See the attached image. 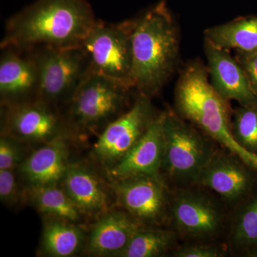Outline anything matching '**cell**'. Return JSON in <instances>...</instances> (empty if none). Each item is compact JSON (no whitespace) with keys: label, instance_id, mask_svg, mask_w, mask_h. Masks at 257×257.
I'll use <instances>...</instances> for the list:
<instances>
[{"label":"cell","instance_id":"9","mask_svg":"<svg viewBox=\"0 0 257 257\" xmlns=\"http://www.w3.org/2000/svg\"><path fill=\"white\" fill-rule=\"evenodd\" d=\"M109 181L116 205L143 226H157L167 220L171 198L162 177L137 175Z\"/></svg>","mask_w":257,"mask_h":257},{"label":"cell","instance_id":"14","mask_svg":"<svg viewBox=\"0 0 257 257\" xmlns=\"http://www.w3.org/2000/svg\"><path fill=\"white\" fill-rule=\"evenodd\" d=\"M164 119L165 111L157 116L138 143L106 171L109 180L137 175L161 177L165 149Z\"/></svg>","mask_w":257,"mask_h":257},{"label":"cell","instance_id":"21","mask_svg":"<svg viewBox=\"0 0 257 257\" xmlns=\"http://www.w3.org/2000/svg\"><path fill=\"white\" fill-rule=\"evenodd\" d=\"M230 239L235 251L243 256L257 257V186L237 206Z\"/></svg>","mask_w":257,"mask_h":257},{"label":"cell","instance_id":"1","mask_svg":"<svg viewBox=\"0 0 257 257\" xmlns=\"http://www.w3.org/2000/svg\"><path fill=\"white\" fill-rule=\"evenodd\" d=\"M96 22L87 0H37L8 19L0 47L81 46Z\"/></svg>","mask_w":257,"mask_h":257},{"label":"cell","instance_id":"23","mask_svg":"<svg viewBox=\"0 0 257 257\" xmlns=\"http://www.w3.org/2000/svg\"><path fill=\"white\" fill-rule=\"evenodd\" d=\"M231 131L240 147L257 156V104L240 105L235 109Z\"/></svg>","mask_w":257,"mask_h":257},{"label":"cell","instance_id":"7","mask_svg":"<svg viewBox=\"0 0 257 257\" xmlns=\"http://www.w3.org/2000/svg\"><path fill=\"white\" fill-rule=\"evenodd\" d=\"M1 135L39 145L62 137H78L62 111L39 99L1 106Z\"/></svg>","mask_w":257,"mask_h":257},{"label":"cell","instance_id":"11","mask_svg":"<svg viewBox=\"0 0 257 257\" xmlns=\"http://www.w3.org/2000/svg\"><path fill=\"white\" fill-rule=\"evenodd\" d=\"M197 184L238 205L257 186V170L234 154L217 152L199 175Z\"/></svg>","mask_w":257,"mask_h":257},{"label":"cell","instance_id":"15","mask_svg":"<svg viewBox=\"0 0 257 257\" xmlns=\"http://www.w3.org/2000/svg\"><path fill=\"white\" fill-rule=\"evenodd\" d=\"M77 138H57L29 154L17 169L25 187L60 184L72 162L70 145Z\"/></svg>","mask_w":257,"mask_h":257},{"label":"cell","instance_id":"26","mask_svg":"<svg viewBox=\"0 0 257 257\" xmlns=\"http://www.w3.org/2000/svg\"><path fill=\"white\" fill-rule=\"evenodd\" d=\"M236 59L244 70L257 96V50L249 52L236 50Z\"/></svg>","mask_w":257,"mask_h":257},{"label":"cell","instance_id":"6","mask_svg":"<svg viewBox=\"0 0 257 257\" xmlns=\"http://www.w3.org/2000/svg\"><path fill=\"white\" fill-rule=\"evenodd\" d=\"M81 47L87 56L91 70L124 83L133 89V52L128 21L109 24L97 20Z\"/></svg>","mask_w":257,"mask_h":257},{"label":"cell","instance_id":"18","mask_svg":"<svg viewBox=\"0 0 257 257\" xmlns=\"http://www.w3.org/2000/svg\"><path fill=\"white\" fill-rule=\"evenodd\" d=\"M79 226L64 219L45 216L40 244L42 255L68 257L78 253L87 242Z\"/></svg>","mask_w":257,"mask_h":257},{"label":"cell","instance_id":"2","mask_svg":"<svg viewBox=\"0 0 257 257\" xmlns=\"http://www.w3.org/2000/svg\"><path fill=\"white\" fill-rule=\"evenodd\" d=\"M128 23L133 87L138 94L152 98L160 92L178 66V30L165 1Z\"/></svg>","mask_w":257,"mask_h":257},{"label":"cell","instance_id":"4","mask_svg":"<svg viewBox=\"0 0 257 257\" xmlns=\"http://www.w3.org/2000/svg\"><path fill=\"white\" fill-rule=\"evenodd\" d=\"M164 133L161 177L163 175L181 187L197 184L202 170L217 152L213 140L170 110L165 111Z\"/></svg>","mask_w":257,"mask_h":257},{"label":"cell","instance_id":"22","mask_svg":"<svg viewBox=\"0 0 257 257\" xmlns=\"http://www.w3.org/2000/svg\"><path fill=\"white\" fill-rule=\"evenodd\" d=\"M177 234L159 229L143 226L133 236L121 257H157L163 256L175 246Z\"/></svg>","mask_w":257,"mask_h":257},{"label":"cell","instance_id":"8","mask_svg":"<svg viewBox=\"0 0 257 257\" xmlns=\"http://www.w3.org/2000/svg\"><path fill=\"white\" fill-rule=\"evenodd\" d=\"M160 114L151 98L138 93L131 107L99 134L93 146L92 158L109 170L138 143Z\"/></svg>","mask_w":257,"mask_h":257},{"label":"cell","instance_id":"5","mask_svg":"<svg viewBox=\"0 0 257 257\" xmlns=\"http://www.w3.org/2000/svg\"><path fill=\"white\" fill-rule=\"evenodd\" d=\"M30 50L38 72L37 99L63 112L90 72L87 55L81 46H40Z\"/></svg>","mask_w":257,"mask_h":257},{"label":"cell","instance_id":"10","mask_svg":"<svg viewBox=\"0 0 257 257\" xmlns=\"http://www.w3.org/2000/svg\"><path fill=\"white\" fill-rule=\"evenodd\" d=\"M170 216L178 232L192 239L213 237L224 223L220 204L207 194L191 189H182L171 198Z\"/></svg>","mask_w":257,"mask_h":257},{"label":"cell","instance_id":"24","mask_svg":"<svg viewBox=\"0 0 257 257\" xmlns=\"http://www.w3.org/2000/svg\"><path fill=\"white\" fill-rule=\"evenodd\" d=\"M27 145L14 138L1 135L0 170H17L28 157L25 153Z\"/></svg>","mask_w":257,"mask_h":257},{"label":"cell","instance_id":"27","mask_svg":"<svg viewBox=\"0 0 257 257\" xmlns=\"http://www.w3.org/2000/svg\"><path fill=\"white\" fill-rule=\"evenodd\" d=\"M224 251L219 246L207 244L189 245L179 248L174 253L176 257H221Z\"/></svg>","mask_w":257,"mask_h":257},{"label":"cell","instance_id":"12","mask_svg":"<svg viewBox=\"0 0 257 257\" xmlns=\"http://www.w3.org/2000/svg\"><path fill=\"white\" fill-rule=\"evenodd\" d=\"M60 184L86 220H97L112 209L115 196L110 182L82 162H72Z\"/></svg>","mask_w":257,"mask_h":257},{"label":"cell","instance_id":"20","mask_svg":"<svg viewBox=\"0 0 257 257\" xmlns=\"http://www.w3.org/2000/svg\"><path fill=\"white\" fill-rule=\"evenodd\" d=\"M204 39L225 50H256L257 17L239 18L207 29Z\"/></svg>","mask_w":257,"mask_h":257},{"label":"cell","instance_id":"17","mask_svg":"<svg viewBox=\"0 0 257 257\" xmlns=\"http://www.w3.org/2000/svg\"><path fill=\"white\" fill-rule=\"evenodd\" d=\"M143 226L124 209H111L93 225L86 252L93 256H119Z\"/></svg>","mask_w":257,"mask_h":257},{"label":"cell","instance_id":"16","mask_svg":"<svg viewBox=\"0 0 257 257\" xmlns=\"http://www.w3.org/2000/svg\"><path fill=\"white\" fill-rule=\"evenodd\" d=\"M204 52L211 84L225 100L236 101L240 105L257 104L256 94L247 76L228 50L216 47L204 39Z\"/></svg>","mask_w":257,"mask_h":257},{"label":"cell","instance_id":"25","mask_svg":"<svg viewBox=\"0 0 257 257\" xmlns=\"http://www.w3.org/2000/svg\"><path fill=\"white\" fill-rule=\"evenodd\" d=\"M15 170H0V199L8 207L26 202V187L21 188Z\"/></svg>","mask_w":257,"mask_h":257},{"label":"cell","instance_id":"3","mask_svg":"<svg viewBox=\"0 0 257 257\" xmlns=\"http://www.w3.org/2000/svg\"><path fill=\"white\" fill-rule=\"evenodd\" d=\"M133 88L124 83L90 72L83 79L63 110L77 136L100 134L130 109Z\"/></svg>","mask_w":257,"mask_h":257},{"label":"cell","instance_id":"19","mask_svg":"<svg viewBox=\"0 0 257 257\" xmlns=\"http://www.w3.org/2000/svg\"><path fill=\"white\" fill-rule=\"evenodd\" d=\"M26 202L45 216L78 225L86 220L60 184L26 187Z\"/></svg>","mask_w":257,"mask_h":257},{"label":"cell","instance_id":"13","mask_svg":"<svg viewBox=\"0 0 257 257\" xmlns=\"http://www.w3.org/2000/svg\"><path fill=\"white\" fill-rule=\"evenodd\" d=\"M0 57L1 106L36 100L38 72L31 50L2 49Z\"/></svg>","mask_w":257,"mask_h":257}]
</instances>
